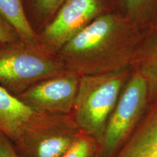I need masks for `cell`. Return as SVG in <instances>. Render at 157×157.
I'll return each mask as SVG.
<instances>
[{
	"label": "cell",
	"mask_w": 157,
	"mask_h": 157,
	"mask_svg": "<svg viewBox=\"0 0 157 157\" xmlns=\"http://www.w3.org/2000/svg\"><path fill=\"white\" fill-rule=\"evenodd\" d=\"M143 31L119 10L98 17L58 51L66 69L79 76L132 68Z\"/></svg>",
	"instance_id": "obj_1"
},
{
	"label": "cell",
	"mask_w": 157,
	"mask_h": 157,
	"mask_svg": "<svg viewBox=\"0 0 157 157\" xmlns=\"http://www.w3.org/2000/svg\"><path fill=\"white\" fill-rule=\"evenodd\" d=\"M132 68L82 76L72 117L82 132L101 144L108 121Z\"/></svg>",
	"instance_id": "obj_2"
},
{
	"label": "cell",
	"mask_w": 157,
	"mask_h": 157,
	"mask_svg": "<svg viewBox=\"0 0 157 157\" xmlns=\"http://www.w3.org/2000/svg\"><path fill=\"white\" fill-rule=\"evenodd\" d=\"M67 70L58 55L21 40L0 46V86L15 96Z\"/></svg>",
	"instance_id": "obj_3"
},
{
	"label": "cell",
	"mask_w": 157,
	"mask_h": 157,
	"mask_svg": "<svg viewBox=\"0 0 157 157\" xmlns=\"http://www.w3.org/2000/svg\"><path fill=\"white\" fill-rule=\"evenodd\" d=\"M81 132L72 114L38 113L13 144L21 157H61Z\"/></svg>",
	"instance_id": "obj_4"
},
{
	"label": "cell",
	"mask_w": 157,
	"mask_h": 157,
	"mask_svg": "<svg viewBox=\"0 0 157 157\" xmlns=\"http://www.w3.org/2000/svg\"><path fill=\"white\" fill-rule=\"evenodd\" d=\"M115 10H119L115 0H66L36 33V44L46 52L57 55L66 42L96 18Z\"/></svg>",
	"instance_id": "obj_5"
},
{
	"label": "cell",
	"mask_w": 157,
	"mask_h": 157,
	"mask_svg": "<svg viewBox=\"0 0 157 157\" xmlns=\"http://www.w3.org/2000/svg\"><path fill=\"white\" fill-rule=\"evenodd\" d=\"M149 101L145 78L132 70L108 121L100 157H113L134 132Z\"/></svg>",
	"instance_id": "obj_6"
},
{
	"label": "cell",
	"mask_w": 157,
	"mask_h": 157,
	"mask_svg": "<svg viewBox=\"0 0 157 157\" xmlns=\"http://www.w3.org/2000/svg\"><path fill=\"white\" fill-rule=\"evenodd\" d=\"M80 77L66 70L39 82L17 97L36 112L71 115Z\"/></svg>",
	"instance_id": "obj_7"
},
{
	"label": "cell",
	"mask_w": 157,
	"mask_h": 157,
	"mask_svg": "<svg viewBox=\"0 0 157 157\" xmlns=\"http://www.w3.org/2000/svg\"><path fill=\"white\" fill-rule=\"evenodd\" d=\"M39 112L0 86V133L14 143Z\"/></svg>",
	"instance_id": "obj_8"
},
{
	"label": "cell",
	"mask_w": 157,
	"mask_h": 157,
	"mask_svg": "<svg viewBox=\"0 0 157 157\" xmlns=\"http://www.w3.org/2000/svg\"><path fill=\"white\" fill-rule=\"evenodd\" d=\"M113 157H157V106Z\"/></svg>",
	"instance_id": "obj_9"
},
{
	"label": "cell",
	"mask_w": 157,
	"mask_h": 157,
	"mask_svg": "<svg viewBox=\"0 0 157 157\" xmlns=\"http://www.w3.org/2000/svg\"><path fill=\"white\" fill-rule=\"evenodd\" d=\"M132 68L146 80L149 101L157 99V25L143 33Z\"/></svg>",
	"instance_id": "obj_10"
},
{
	"label": "cell",
	"mask_w": 157,
	"mask_h": 157,
	"mask_svg": "<svg viewBox=\"0 0 157 157\" xmlns=\"http://www.w3.org/2000/svg\"><path fill=\"white\" fill-rule=\"evenodd\" d=\"M119 10L143 32L157 25V0H119Z\"/></svg>",
	"instance_id": "obj_11"
},
{
	"label": "cell",
	"mask_w": 157,
	"mask_h": 157,
	"mask_svg": "<svg viewBox=\"0 0 157 157\" xmlns=\"http://www.w3.org/2000/svg\"><path fill=\"white\" fill-rule=\"evenodd\" d=\"M0 15L14 27L23 41L36 43V34L27 21L22 0H0Z\"/></svg>",
	"instance_id": "obj_12"
},
{
	"label": "cell",
	"mask_w": 157,
	"mask_h": 157,
	"mask_svg": "<svg viewBox=\"0 0 157 157\" xmlns=\"http://www.w3.org/2000/svg\"><path fill=\"white\" fill-rule=\"evenodd\" d=\"M66 0H22L27 21L35 33L48 24Z\"/></svg>",
	"instance_id": "obj_13"
},
{
	"label": "cell",
	"mask_w": 157,
	"mask_h": 157,
	"mask_svg": "<svg viewBox=\"0 0 157 157\" xmlns=\"http://www.w3.org/2000/svg\"><path fill=\"white\" fill-rule=\"evenodd\" d=\"M101 146L97 140L83 132L61 157H100Z\"/></svg>",
	"instance_id": "obj_14"
},
{
	"label": "cell",
	"mask_w": 157,
	"mask_h": 157,
	"mask_svg": "<svg viewBox=\"0 0 157 157\" xmlns=\"http://www.w3.org/2000/svg\"><path fill=\"white\" fill-rule=\"evenodd\" d=\"M23 40L13 25L0 15V42L13 43Z\"/></svg>",
	"instance_id": "obj_15"
},
{
	"label": "cell",
	"mask_w": 157,
	"mask_h": 157,
	"mask_svg": "<svg viewBox=\"0 0 157 157\" xmlns=\"http://www.w3.org/2000/svg\"><path fill=\"white\" fill-rule=\"evenodd\" d=\"M0 157H21L12 141L0 133Z\"/></svg>",
	"instance_id": "obj_16"
},
{
	"label": "cell",
	"mask_w": 157,
	"mask_h": 157,
	"mask_svg": "<svg viewBox=\"0 0 157 157\" xmlns=\"http://www.w3.org/2000/svg\"><path fill=\"white\" fill-rule=\"evenodd\" d=\"M115 2H116V3H117L118 8H119V0H115Z\"/></svg>",
	"instance_id": "obj_17"
},
{
	"label": "cell",
	"mask_w": 157,
	"mask_h": 157,
	"mask_svg": "<svg viewBox=\"0 0 157 157\" xmlns=\"http://www.w3.org/2000/svg\"><path fill=\"white\" fill-rule=\"evenodd\" d=\"M2 44H4V43H2V42H0V46H1V45Z\"/></svg>",
	"instance_id": "obj_18"
}]
</instances>
